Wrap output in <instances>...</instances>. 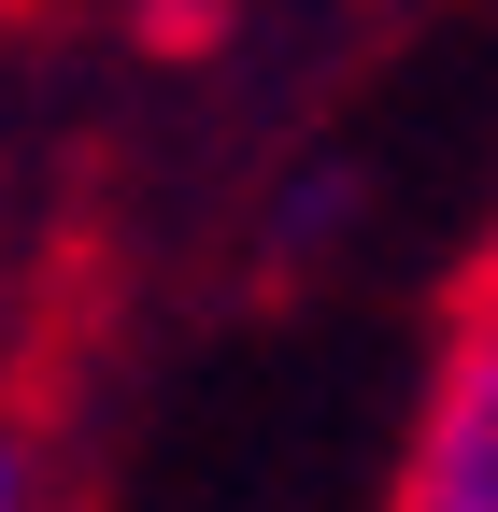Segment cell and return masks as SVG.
I'll return each mask as SVG.
<instances>
[{"mask_svg":"<svg viewBox=\"0 0 498 512\" xmlns=\"http://www.w3.org/2000/svg\"><path fill=\"white\" fill-rule=\"evenodd\" d=\"M399 512H498V285H470L456 328H442V356H427Z\"/></svg>","mask_w":498,"mask_h":512,"instance_id":"6da1fadb","label":"cell"},{"mask_svg":"<svg viewBox=\"0 0 498 512\" xmlns=\"http://www.w3.org/2000/svg\"><path fill=\"white\" fill-rule=\"evenodd\" d=\"M0 512H43V456H29L15 427H0Z\"/></svg>","mask_w":498,"mask_h":512,"instance_id":"7a4b0ae2","label":"cell"},{"mask_svg":"<svg viewBox=\"0 0 498 512\" xmlns=\"http://www.w3.org/2000/svg\"><path fill=\"white\" fill-rule=\"evenodd\" d=\"M484 285H498V271H484Z\"/></svg>","mask_w":498,"mask_h":512,"instance_id":"3957f363","label":"cell"}]
</instances>
